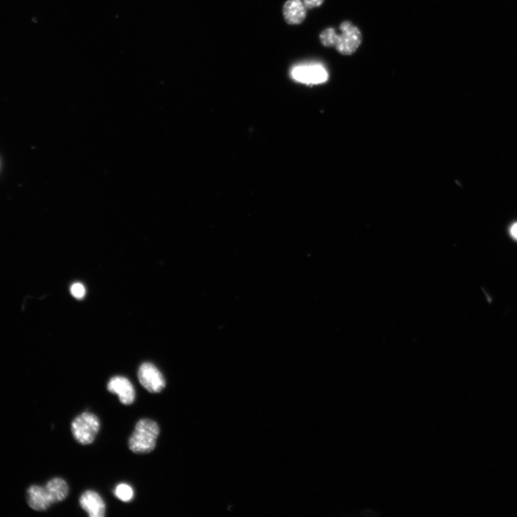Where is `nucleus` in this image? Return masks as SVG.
I'll return each mask as SVG.
<instances>
[{
    "label": "nucleus",
    "mask_w": 517,
    "mask_h": 517,
    "mask_svg": "<svg viewBox=\"0 0 517 517\" xmlns=\"http://www.w3.org/2000/svg\"><path fill=\"white\" fill-rule=\"evenodd\" d=\"M109 393L118 396L121 403L125 406L132 405L136 398L134 384L128 378L121 376L112 377L107 384Z\"/></svg>",
    "instance_id": "39448f33"
},
{
    "label": "nucleus",
    "mask_w": 517,
    "mask_h": 517,
    "mask_svg": "<svg viewBox=\"0 0 517 517\" xmlns=\"http://www.w3.org/2000/svg\"><path fill=\"white\" fill-rule=\"evenodd\" d=\"M29 506L36 511H45L53 503L46 488L32 486L28 490Z\"/></svg>",
    "instance_id": "1a4fd4ad"
},
{
    "label": "nucleus",
    "mask_w": 517,
    "mask_h": 517,
    "mask_svg": "<svg viewBox=\"0 0 517 517\" xmlns=\"http://www.w3.org/2000/svg\"><path fill=\"white\" fill-rule=\"evenodd\" d=\"M340 29L341 35L336 36L335 48L341 54L350 56L356 52L362 41V36L358 28L351 22L341 24Z\"/></svg>",
    "instance_id": "7ed1b4c3"
},
{
    "label": "nucleus",
    "mask_w": 517,
    "mask_h": 517,
    "mask_svg": "<svg viewBox=\"0 0 517 517\" xmlns=\"http://www.w3.org/2000/svg\"><path fill=\"white\" fill-rule=\"evenodd\" d=\"M324 0H303V4L307 9H312L321 6Z\"/></svg>",
    "instance_id": "4468645a"
},
{
    "label": "nucleus",
    "mask_w": 517,
    "mask_h": 517,
    "mask_svg": "<svg viewBox=\"0 0 517 517\" xmlns=\"http://www.w3.org/2000/svg\"><path fill=\"white\" fill-rule=\"evenodd\" d=\"M114 495L121 501L129 502L134 498V491L131 486L126 483H120L116 486Z\"/></svg>",
    "instance_id": "9b49d317"
},
{
    "label": "nucleus",
    "mask_w": 517,
    "mask_h": 517,
    "mask_svg": "<svg viewBox=\"0 0 517 517\" xmlns=\"http://www.w3.org/2000/svg\"><path fill=\"white\" fill-rule=\"evenodd\" d=\"M139 378L146 391L160 393L166 388V381L160 370L153 363H144L139 370Z\"/></svg>",
    "instance_id": "20e7f679"
},
{
    "label": "nucleus",
    "mask_w": 517,
    "mask_h": 517,
    "mask_svg": "<svg viewBox=\"0 0 517 517\" xmlns=\"http://www.w3.org/2000/svg\"><path fill=\"white\" fill-rule=\"evenodd\" d=\"M283 16L288 24H301L306 17V8L301 0H288L283 7Z\"/></svg>",
    "instance_id": "6e6552de"
},
{
    "label": "nucleus",
    "mask_w": 517,
    "mask_h": 517,
    "mask_svg": "<svg viewBox=\"0 0 517 517\" xmlns=\"http://www.w3.org/2000/svg\"><path fill=\"white\" fill-rule=\"evenodd\" d=\"M159 435L160 427L156 421L141 419L129 439V448L136 454L150 453L155 450Z\"/></svg>",
    "instance_id": "f257e3e1"
},
{
    "label": "nucleus",
    "mask_w": 517,
    "mask_h": 517,
    "mask_svg": "<svg viewBox=\"0 0 517 517\" xmlns=\"http://www.w3.org/2000/svg\"><path fill=\"white\" fill-rule=\"evenodd\" d=\"M510 233L511 236L517 240V223L513 224L510 229Z\"/></svg>",
    "instance_id": "2eb2a0df"
},
{
    "label": "nucleus",
    "mask_w": 517,
    "mask_h": 517,
    "mask_svg": "<svg viewBox=\"0 0 517 517\" xmlns=\"http://www.w3.org/2000/svg\"><path fill=\"white\" fill-rule=\"evenodd\" d=\"M71 293L76 299H82L86 295L85 287L80 283H76L71 287Z\"/></svg>",
    "instance_id": "ddd939ff"
},
{
    "label": "nucleus",
    "mask_w": 517,
    "mask_h": 517,
    "mask_svg": "<svg viewBox=\"0 0 517 517\" xmlns=\"http://www.w3.org/2000/svg\"><path fill=\"white\" fill-rule=\"evenodd\" d=\"M81 507L90 517H104L106 513V504L100 495L92 490L84 492L80 498Z\"/></svg>",
    "instance_id": "0eeeda50"
},
{
    "label": "nucleus",
    "mask_w": 517,
    "mask_h": 517,
    "mask_svg": "<svg viewBox=\"0 0 517 517\" xmlns=\"http://www.w3.org/2000/svg\"><path fill=\"white\" fill-rule=\"evenodd\" d=\"M100 430L98 417L91 413L77 416L71 423V432L76 441L84 446L91 444Z\"/></svg>",
    "instance_id": "f03ea898"
},
{
    "label": "nucleus",
    "mask_w": 517,
    "mask_h": 517,
    "mask_svg": "<svg viewBox=\"0 0 517 517\" xmlns=\"http://www.w3.org/2000/svg\"><path fill=\"white\" fill-rule=\"evenodd\" d=\"M337 34L333 29H327L323 31L321 36V41L326 47H334L336 44Z\"/></svg>",
    "instance_id": "f8f14e48"
},
{
    "label": "nucleus",
    "mask_w": 517,
    "mask_h": 517,
    "mask_svg": "<svg viewBox=\"0 0 517 517\" xmlns=\"http://www.w3.org/2000/svg\"><path fill=\"white\" fill-rule=\"evenodd\" d=\"M291 74L295 80L306 84H322L328 79L327 71L320 65L298 66Z\"/></svg>",
    "instance_id": "423d86ee"
},
{
    "label": "nucleus",
    "mask_w": 517,
    "mask_h": 517,
    "mask_svg": "<svg viewBox=\"0 0 517 517\" xmlns=\"http://www.w3.org/2000/svg\"><path fill=\"white\" fill-rule=\"evenodd\" d=\"M45 488L53 503L64 501L69 495V486L61 478L51 479Z\"/></svg>",
    "instance_id": "9d476101"
}]
</instances>
